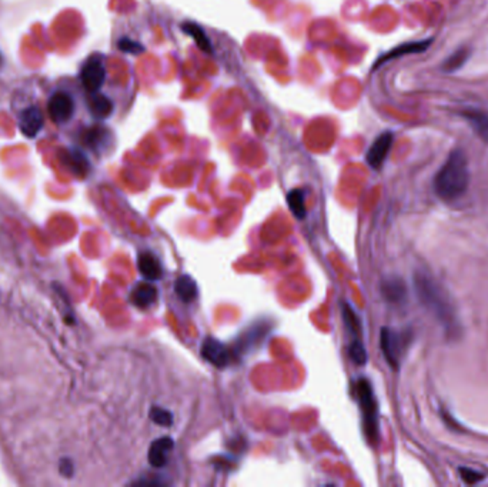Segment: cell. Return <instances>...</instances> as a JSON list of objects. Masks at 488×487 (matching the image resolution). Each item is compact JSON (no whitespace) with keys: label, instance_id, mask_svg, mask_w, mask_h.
I'll return each mask as SVG.
<instances>
[{"label":"cell","instance_id":"obj_1","mask_svg":"<svg viewBox=\"0 0 488 487\" xmlns=\"http://www.w3.org/2000/svg\"><path fill=\"white\" fill-rule=\"evenodd\" d=\"M414 289L422 306L444 326L447 336L455 338L462 327L444 289L430 275L422 271L414 275Z\"/></svg>","mask_w":488,"mask_h":487},{"label":"cell","instance_id":"obj_2","mask_svg":"<svg viewBox=\"0 0 488 487\" xmlns=\"http://www.w3.org/2000/svg\"><path fill=\"white\" fill-rule=\"evenodd\" d=\"M470 170L466 155L460 149L452 150L434 177V192L444 202L460 199L468 189Z\"/></svg>","mask_w":488,"mask_h":487},{"label":"cell","instance_id":"obj_3","mask_svg":"<svg viewBox=\"0 0 488 487\" xmlns=\"http://www.w3.org/2000/svg\"><path fill=\"white\" fill-rule=\"evenodd\" d=\"M354 389H356V398L363 414V428H364L365 437H367L369 443L376 444L380 439L379 405L376 400L372 383L367 379L361 377L356 382Z\"/></svg>","mask_w":488,"mask_h":487},{"label":"cell","instance_id":"obj_4","mask_svg":"<svg viewBox=\"0 0 488 487\" xmlns=\"http://www.w3.org/2000/svg\"><path fill=\"white\" fill-rule=\"evenodd\" d=\"M410 339L411 334L409 331H397L388 327L381 329L380 346L387 363L394 370L400 368L402 359L410 345Z\"/></svg>","mask_w":488,"mask_h":487},{"label":"cell","instance_id":"obj_5","mask_svg":"<svg viewBox=\"0 0 488 487\" xmlns=\"http://www.w3.org/2000/svg\"><path fill=\"white\" fill-rule=\"evenodd\" d=\"M105 79H106V69L102 59L96 56L89 57L80 72V82L86 89V92L89 95L98 93L105 83Z\"/></svg>","mask_w":488,"mask_h":487},{"label":"cell","instance_id":"obj_6","mask_svg":"<svg viewBox=\"0 0 488 487\" xmlns=\"http://www.w3.org/2000/svg\"><path fill=\"white\" fill-rule=\"evenodd\" d=\"M47 113L57 125L69 121L75 113V100L66 92H56L47 102Z\"/></svg>","mask_w":488,"mask_h":487},{"label":"cell","instance_id":"obj_7","mask_svg":"<svg viewBox=\"0 0 488 487\" xmlns=\"http://www.w3.org/2000/svg\"><path fill=\"white\" fill-rule=\"evenodd\" d=\"M201 354L207 361L215 364L216 368H226L227 364L231 363L233 359V353L230 352V349L222 342L216 340L215 338H207L203 342Z\"/></svg>","mask_w":488,"mask_h":487},{"label":"cell","instance_id":"obj_8","mask_svg":"<svg viewBox=\"0 0 488 487\" xmlns=\"http://www.w3.org/2000/svg\"><path fill=\"white\" fill-rule=\"evenodd\" d=\"M392 140H394L392 133L384 132L373 142V144L370 146V149L367 151V156H365V159H367V163L373 169H376V170L381 169V166L384 165V162L390 153Z\"/></svg>","mask_w":488,"mask_h":487},{"label":"cell","instance_id":"obj_9","mask_svg":"<svg viewBox=\"0 0 488 487\" xmlns=\"http://www.w3.org/2000/svg\"><path fill=\"white\" fill-rule=\"evenodd\" d=\"M43 114L36 106H30L20 113L19 128L26 137H36L38 133L43 129Z\"/></svg>","mask_w":488,"mask_h":487},{"label":"cell","instance_id":"obj_10","mask_svg":"<svg viewBox=\"0 0 488 487\" xmlns=\"http://www.w3.org/2000/svg\"><path fill=\"white\" fill-rule=\"evenodd\" d=\"M139 270L143 278L148 282H158L163 278V267L160 260L150 252H143L139 255L137 260Z\"/></svg>","mask_w":488,"mask_h":487},{"label":"cell","instance_id":"obj_11","mask_svg":"<svg viewBox=\"0 0 488 487\" xmlns=\"http://www.w3.org/2000/svg\"><path fill=\"white\" fill-rule=\"evenodd\" d=\"M130 300L139 309H147L158 300V289L153 283L142 282L136 285L130 293Z\"/></svg>","mask_w":488,"mask_h":487},{"label":"cell","instance_id":"obj_12","mask_svg":"<svg viewBox=\"0 0 488 487\" xmlns=\"http://www.w3.org/2000/svg\"><path fill=\"white\" fill-rule=\"evenodd\" d=\"M174 442L171 437H160L151 443L148 450V463L153 467H163L167 463L169 453L173 450Z\"/></svg>","mask_w":488,"mask_h":487},{"label":"cell","instance_id":"obj_13","mask_svg":"<svg viewBox=\"0 0 488 487\" xmlns=\"http://www.w3.org/2000/svg\"><path fill=\"white\" fill-rule=\"evenodd\" d=\"M381 293L384 299L392 304H402L407 297V287L399 278H388L381 283Z\"/></svg>","mask_w":488,"mask_h":487},{"label":"cell","instance_id":"obj_14","mask_svg":"<svg viewBox=\"0 0 488 487\" xmlns=\"http://www.w3.org/2000/svg\"><path fill=\"white\" fill-rule=\"evenodd\" d=\"M473 128V130L488 143V114L478 109H464L460 113Z\"/></svg>","mask_w":488,"mask_h":487},{"label":"cell","instance_id":"obj_15","mask_svg":"<svg viewBox=\"0 0 488 487\" xmlns=\"http://www.w3.org/2000/svg\"><path fill=\"white\" fill-rule=\"evenodd\" d=\"M174 290H176V294L178 296V299L185 303L193 301L199 293V289H197L195 279L189 275H183L176 280Z\"/></svg>","mask_w":488,"mask_h":487},{"label":"cell","instance_id":"obj_16","mask_svg":"<svg viewBox=\"0 0 488 487\" xmlns=\"http://www.w3.org/2000/svg\"><path fill=\"white\" fill-rule=\"evenodd\" d=\"M433 39H427V40H420V42H411V43H406V45H402L399 46L395 50L390 52L388 54H386L381 60H380V63H384L387 62V60H391V59H395V57H400V56H404V54H410V53H420V52H424L430 47Z\"/></svg>","mask_w":488,"mask_h":487},{"label":"cell","instance_id":"obj_17","mask_svg":"<svg viewBox=\"0 0 488 487\" xmlns=\"http://www.w3.org/2000/svg\"><path fill=\"white\" fill-rule=\"evenodd\" d=\"M89 107L90 112L93 113L96 117H109L113 112V102L100 95V93H90V99H89Z\"/></svg>","mask_w":488,"mask_h":487},{"label":"cell","instance_id":"obj_18","mask_svg":"<svg viewBox=\"0 0 488 487\" xmlns=\"http://www.w3.org/2000/svg\"><path fill=\"white\" fill-rule=\"evenodd\" d=\"M289 207L294 213V216L297 219H304L306 218V196H304V190L301 189H294L289 193L287 196Z\"/></svg>","mask_w":488,"mask_h":487},{"label":"cell","instance_id":"obj_19","mask_svg":"<svg viewBox=\"0 0 488 487\" xmlns=\"http://www.w3.org/2000/svg\"><path fill=\"white\" fill-rule=\"evenodd\" d=\"M65 162L79 176H84L89 170V162L86 156L79 150H68Z\"/></svg>","mask_w":488,"mask_h":487},{"label":"cell","instance_id":"obj_20","mask_svg":"<svg viewBox=\"0 0 488 487\" xmlns=\"http://www.w3.org/2000/svg\"><path fill=\"white\" fill-rule=\"evenodd\" d=\"M181 29L185 30V32H186L189 36L193 38V40L197 43V46H199L201 50H204V52H207V53L211 50L210 42H208V39L206 38V33L203 32V29H201L199 24L188 22V23H183V24H181Z\"/></svg>","mask_w":488,"mask_h":487},{"label":"cell","instance_id":"obj_21","mask_svg":"<svg viewBox=\"0 0 488 487\" xmlns=\"http://www.w3.org/2000/svg\"><path fill=\"white\" fill-rule=\"evenodd\" d=\"M468 50L467 49H460V50H457L455 53H452L447 60H445V63L443 65V69L445 72H454L457 69H460L467 60H468Z\"/></svg>","mask_w":488,"mask_h":487},{"label":"cell","instance_id":"obj_22","mask_svg":"<svg viewBox=\"0 0 488 487\" xmlns=\"http://www.w3.org/2000/svg\"><path fill=\"white\" fill-rule=\"evenodd\" d=\"M106 135H107V132L105 129H102L100 126H95L84 133L83 142L91 149H99L103 144Z\"/></svg>","mask_w":488,"mask_h":487},{"label":"cell","instance_id":"obj_23","mask_svg":"<svg viewBox=\"0 0 488 487\" xmlns=\"http://www.w3.org/2000/svg\"><path fill=\"white\" fill-rule=\"evenodd\" d=\"M349 356L350 359L358 364V366H364L365 361H367V352H365V347L361 342L360 338H356L350 346H349Z\"/></svg>","mask_w":488,"mask_h":487},{"label":"cell","instance_id":"obj_24","mask_svg":"<svg viewBox=\"0 0 488 487\" xmlns=\"http://www.w3.org/2000/svg\"><path fill=\"white\" fill-rule=\"evenodd\" d=\"M150 419L159 426H165V428H170V426L173 424V414L169 410H165V409L158 407V406L151 407Z\"/></svg>","mask_w":488,"mask_h":487},{"label":"cell","instance_id":"obj_25","mask_svg":"<svg viewBox=\"0 0 488 487\" xmlns=\"http://www.w3.org/2000/svg\"><path fill=\"white\" fill-rule=\"evenodd\" d=\"M460 476L463 479L464 483L467 484H477L478 481L484 480V474L480 473L478 470H474V469H470V467H460Z\"/></svg>","mask_w":488,"mask_h":487},{"label":"cell","instance_id":"obj_26","mask_svg":"<svg viewBox=\"0 0 488 487\" xmlns=\"http://www.w3.org/2000/svg\"><path fill=\"white\" fill-rule=\"evenodd\" d=\"M119 47H120V50H123L126 53H132V54H139V53H142L144 50L143 45L136 43V42L129 40V39H121L119 42Z\"/></svg>","mask_w":488,"mask_h":487},{"label":"cell","instance_id":"obj_27","mask_svg":"<svg viewBox=\"0 0 488 487\" xmlns=\"http://www.w3.org/2000/svg\"><path fill=\"white\" fill-rule=\"evenodd\" d=\"M0 63H2V57H0Z\"/></svg>","mask_w":488,"mask_h":487}]
</instances>
